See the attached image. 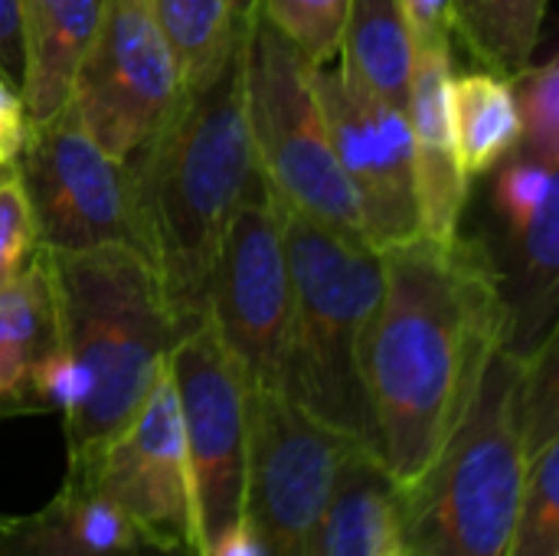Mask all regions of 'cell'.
Instances as JSON below:
<instances>
[{
    "label": "cell",
    "instance_id": "obj_26",
    "mask_svg": "<svg viewBox=\"0 0 559 556\" xmlns=\"http://www.w3.org/2000/svg\"><path fill=\"white\" fill-rule=\"evenodd\" d=\"M39 252V229L20 177L0 180V282L23 272Z\"/></svg>",
    "mask_w": 559,
    "mask_h": 556
},
{
    "label": "cell",
    "instance_id": "obj_13",
    "mask_svg": "<svg viewBox=\"0 0 559 556\" xmlns=\"http://www.w3.org/2000/svg\"><path fill=\"white\" fill-rule=\"evenodd\" d=\"M62 482L102 492L154 541L193 547L183 429L167 367L157 374L131 423L108 439L82 472Z\"/></svg>",
    "mask_w": 559,
    "mask_h": 556
},
{
    "label": "cell",
    "instance_id": "obj_22",
    "mask_svg": "<svg viewBox=\"0 0 559 556\" xmlns=\"http://www.w3.org/2000/svg\"><path fill=\"white\" fill-rule=\"evenodd\" d=\"M550 0H452V36L491 72H521L537 49Z\"/></svg>",
    "mask_w": 559,
    "mask_h": 556
},
{
    "label": "cell",
    "instance_id": "obj_3",
    "mask_svg": "<svg viewBox=\"0 0 559 556\" xmlns=\"http://www.w3.org/2000/svg\"><path fill=\"white\" fill-rule=\"evenodd\" d=\"M72 393L62 410L66 475L82 472L141 410L180 338L154 265L128 246L43 249Z\"/></svg>",
    "mask_w": 559,
    "mask_h": 556
},
{
    "label": "cell",
    "instance_id": "obj_18",
    "mask_svg": "<svg viewBox=\"0 0 559 556\" xmlns=\"http://www.w3.org/2000/svg\"><path fill=\"white\" fill-rule=\"evenodd\" d=\"M108 0H20L23 7V85L29 125L66 108L75 69L102 23Z\"/></svg>",
    "mask_w": 559,
    "mask_h": 556
},
{
    "label": "cell",
    "instance_id": "obj_29",
    "mask_svg": "<svg viewBox=\"0 0 559 556\" xmlns=\"http://www.w3.org/2000/svg\"><path fill=\"white\" fill-rule=\"evenodd\" d=\"M409 36L429 43H452V0H400Z\"/></svg>",
    "mask_w": 559,
    "mask_h": 556
},
{
    "label": "cell",
    "instance_id": "obj_11",
    "mask_svg": "<svg viewBox=\"0 0 559 556\" xmlns=\"http://www.w3.org/2000/svg\"><path fill=\"white\" fill-rule=\"evenodd\" d=\"M354 436L305 413L282 390L249 393L242 518L262 556H308L334 472Z\"/></svg>",
    "mask_w": 559,
    "mask_h": 556
},
{
    "label": "cell",
    "instance_id": "obj_32",
    "mask_svg": "<svg viewBox=\"0 0 559 556\" xmlns=\"http://www.w3.org/2000/svg\"><path fill=\"white\" fill-rule=\"evenodd\" d=\"M16 170L13 167H0V180H7V177H13Z\"/></svg>",
    "mask_w": 559,
    "mask_h": 556
},
{
    "label": "cell",
    "instance_id": "obj_4",
    "mask_svg": "<svg viewBox=\"0 0 559 556\" xmlns=\"http://www.w3.org/2000/svg\"><path fill=\"white\" fill-rule=\"evenodd\" d=\"M282 210L292 275V338L282 393L314 419L373 449L364 341L383 288L380 252L285 203Z\"/></svg>",
    "mask_w": 559,
    "mask_h": 556
},
{
    "label": "cell",
    "instance_id": "obj_24",
    "mask_svg": "<svg viewBox=\"0 0 559 556\" xmlns=\"http://www.w3.org/2000/svg\"><path fill=\"white\" fill-rule=\"evenodd\" d=\"M511 92L521 118V151L559 161V56L531 59L511 75Z\"/></svg>",
    "mask_w": 559,
    "mask_h": 556
},
{
    "label": "cell",
    "instance_id": "obj_14",
    "mask_svg": "<svg viewBox=\"0 0 559 556\" xmlns=\"http://www.w3.org/2000/svg\"><path fill=\"white\" fill-rule=\"evenodd\" d=\"M449 82H452V43L413 39L406 121L413 134V161H416L419 226L423 236L436 242H449L459 236L472 193V180L465 177L455 154L452 118H449Z\"/></svg>",
    "mask_w": 559,
    "mask_h": 556
},
{
    "label": "cell",
    "instance_id": "obj_7",
    "mask_svg": "<svg viewBox=\"0 0 559 556\" xmlns=\"http://www.w3.org/2000/svg\"><path fill=\"white\" fill-rule=\"evenodd\" d=\"M206 321L249 393L282 390L292 338L285 210L259 167L223 233L210 275Z\"/></svg>",
    "mask_w": 559,
    "mask_h": 556
},
{
    "label": "cell",
    "instance_id": "obj_2",
    "mask_svg": "<svg viewBox=\"0 0 559 556\" xmlns=\"http://www.w3.org/2000/svg\"><path fill=\"white\" fill-rule=\"evenodd\" d=\"M242 46L206 85L183 92L157 138L128 161L144 256L183 334L206 324L213 262L255 174L242 98Z\"/></svg>",
    "mask_w": 559,
    "mask_h": 556
},
{
    "label": "cell",
    "instance_id": "obj_27",
    "mask_svg": "<svg viewBox=\"0 0 559 556\" xmlns=\"http://www.w3.org/2000/svg\"><path fill=\"white\" fill-rule=\"evenodd\" d=\"M23 69H26L23 7H20V0H0V79L20 92Z\"/></svg>",
    "mask_w": 559,
    "mask_h": 556
},
{
    "label": "cell",
    "instance_id": "obj_17",
    "mask_svg": "<svg viewBox=\"0 0 559 556\" xmlns=\"http://www.w3.org/2000/svg\"><path fill=\"white\" fill-rule=\"evenodd\" d=\"M56 351V301L39 246L23 272L0 282V419L43 416L39 370Z\"/></svg>",
    "mask_w": 559,
    "mask_h": 556
},
{
    "label": "cell",
    "instance_id": "obj_15",
    "mask_svg": "<svg viewBox=\"0 0 559 556\" xmlns=\"http://www.w3.org/2000/svg\"><path fill=\"white\" fill-rule=\"evenodd\" d=\"M508 556H559V334L527 351L524 482Z\"/></svg>",
    "mask_w": 559,
    "mask_h": 556
},
{
    "label": "cell",
    "instance_id": "obj_21",
    "mask_svg": "<svg viewBox=\"0 0 559 556\" xmlns=\"http://www.w3.org/2000/svg\"><path fill=\"white\" fill-rule=\"evenodd\" d=\"M147 3L174 52L183 92L206 85L246 39V29H239L233 20L229 0H147Z\"/></svg>",
    "mask_w": 559,
    "mask_h": 556
},
{
    "label": "cell",
    "instance_id": "obj_8",
    "mask_svg": "<svg viewBox=\"0 0 559 556\" xmlns=\"http://www.w3.org/2000/svg\"><path fill=\"white\" fill-rule=\"evenodd\" d=\"M16 177L26 190L43 249L79 252L92 246H128L144 256L131 167L92 141L69 102L52 118L29 125Z\"/></svg>",
    "mask_w": 559,
    "mask_h": 556
},
{
    "label": "cell",
    "instance_id": "obj_5",
    "mask_svg": "<svg viewBox=\"0 0 559 556\" xmlns=\"http://www.w3.org/2000/svg\"><path fill=\"white\" fill-rule=\"evenodd\" d=\"M524 367L527 354L495 351L436 465L400 498L413 556H508L524 482Z\"/></svg>",
    "mask_w": 559,
    "mask_h": 556
},
{
    "label": "cell",
    "instance_id": "obj_20",
    "mask_svg": "<svg viewBox=\"0 0 559 556\" xmlns=\"http://www.w3.org/2000/svg\"><path fill=\"white\" fill-rule=\"evenodd\" d=\"M337 62L377 98L406 111L413 36L400 0H350Z\"/></svg>",
    "mask_w": 559,
    "mask_h": 556
},
{
    "label": "cell",
    "instance_id": "obj_30",
    "mask_svg": "<svg viewBox=\"0 0 559 556\" xmlns=\"http://www.w3.org/2000/svg\"><path fill=\"white\" fill-rule=\"evenodd\" d=\"M229 10H233V20L239 29H249V23L259 16L262 10V0H229Z\"/></svg>",
    "mask_w": 559,
    "mask_h": 556
},
{
    "label": "cell",
    "instance_id": "obj_10",
    "mask_svg": "<svg viewBox=\"0 0 559 556\" xmlns=\"http://www.w3.org/2000/svg\"><path fill=\"white\" fill-rule=\"evenodd\" d=\"M167 370L183 429L193 554L203 556L242 518L249 387L210 321L174 344Z\"/></svg>",
    "mask_w": 559,
    "mask_h": 556
},
{
    "label": "cell",
    "instance_id": "obj_1",
    "mask_svg": "<svg viewBox=\"0 0 559 556\" xmlns=\"http://www.w3.org/2000/svg\"><path fill=\"white\" fill-rule=\"evenodd\" d=\"M383 288L364 341L373 449L400 498L436 465L488 360L511 344L495 249L475 236H416L380 252Z\"/></svg>",
    "mask_w": 559,
    "mask_h": 556
},
{
    "label": "cell",
    "instance_id": "obj_9",
    "mask_svg": "<svg viewBox=\"0 0 559 556\" xmlns=\"http://www.w3.org/2000/svg\"><path fill=\"white\" fill-rule=\"evenodd\" d=\"M183 98L174 52L147 0H108L75 69L69 108L115 161H134Z\"/></svg>",
    "mask_w": 559,
    "mask_h": 556
},
{
    "label": "cell",
    "instance_id": "obj_6",
    "mask_svg": "<svg viewBox=\"0 0 559 556\" xmlns=\"http://www.w3.org/2000/svg\"><path fill=\"white\" fill-rule=\"evenodd\" d=\"M242 98L255 167L275 197L288 210L364 242L360 213L311 85V62L262 13L246 29Z\"/></svg>",
    "mask_w": 559,
    "mask_h": 556
},
{
    "label": "cell",
    "instance_id": "obj_23",
    "mask_svg": "<svg viewBox=\"0 0 559 556\" xmlns=\"http://www.w3.org/2000/svg\"><path fill=\"white\" fill-rule=\"evenodd\" d=\"M350 0H262V16L311 62H334Z\"/></svg>",
    "mask_w": 559,
    "mask_h": 556
},
{
    "label": "cell",
    "instance_id": "obj_25",
    "mask_svg": "<svg viewBox=\"0 0 559 556\" xmlns=\"http://www.w3.org/2000/svg\"><path fill=\"white\" fill-rule=\"evenodd\" d=\"M0 556H197L187 544H164L154 537H144L131 547L108 551V554H88L79 551L59 524L49 518L46 508L33 514H0Z\"/></svg>",
    "mask_w": 559,
    "mask_h": 556
},
{
    "label": "cell",
    "instance_id": "obj_28",
    "mask_svg": "<svg viewBox=\"0 0 559 556\" xmlns=\"http://www.w3.org/2000/svg\"><path fill=\"white\" fill-rule=\"evenodd\" d=\"M29 134V115L13 85L0 79V167H13L20 161V151Z\"/></svg>",
    "mask_w": 559,
    "mask_h": 556
},
{
    "label": "cell",
    "instance_id": "obj_16",
    "mask_svg": "<svg viewBox=\"0 0 559 556\" xmlns=\"http://www.w3.org/2000/svg\"><path fill=\"white\" fill-rule=\"evenodd\" d=\"M396 537H403L400 488L367 442H350L308 556H380Z\"/></svg>",
    "mask_w": 559,
    "mask_h": 556
},
{
    "label": "cell",
    "instance_id": "obj_19",
    "mask_svg": "<svg viewBox=\"0 0 559 556\" xmlns=\"http://www.w3.org/2000/svg\"><path fill=\"white\" fill-rule=\"evenodd\" d=\"M449 118L455 154L468 180L498 170L521 147V118L511 79L491 69L452 72Z\"/></svg>",
    "mask_w": 559,
    "mask_h": 556
},
{
    "label": "cell",
    "instance_id": "obj_31",
    "mask_svg": "<svg viewBox=\"0 0 559 556\" xmlns=\"http://www.w3.org/2000/svg\"><path fill=\"white\" fill-rule=\"evenodd\" d=\"M380 556H413V551H409V544H406L403 537H396V541H393V544H390V547H386Z\"/></svg>",
    "mask_w": 559,
    "mask_h": 556
},
{
    "label": "cell",
    "instance_id": "obj_12",
    "mask_svg": "<svg viewBox=\"0 0 559 556\" xmlns=\"http://www.w3.org/2000/svg\"><path fill=\"white\" fill-rule=\"evenodd\" d=\"M311 85L337 167L354 193L364 242L383 252L423 236L406 111L367 92L341 62L311 66Z\"/></svg>",
    "mask_w": 559,
    "mask_h": 556
}]
</instances>
